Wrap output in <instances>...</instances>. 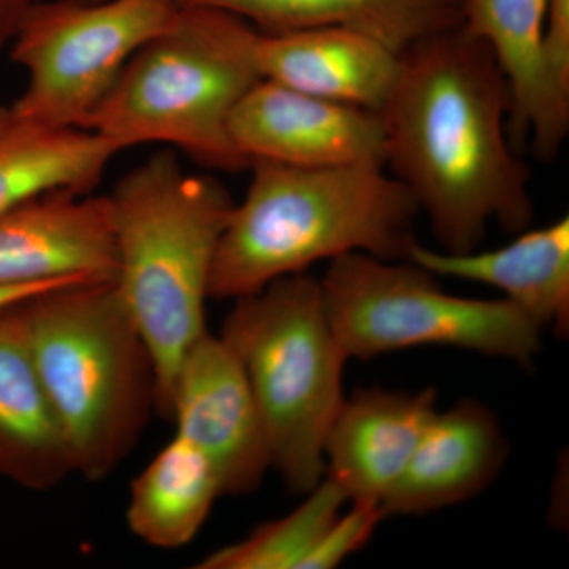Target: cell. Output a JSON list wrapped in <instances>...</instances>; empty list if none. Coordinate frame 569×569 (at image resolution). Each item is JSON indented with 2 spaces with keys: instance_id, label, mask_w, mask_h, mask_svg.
Here are the masks:
<instances>
[{
  "instance_id": "1",
  "label": "cell",
  "mask_w": 569,
  "mask_h": 569,
  "mask_svg": "<svg viewBox=\"0 0 569 569\" xmlns=\"http://www.w3.org/2000/svg\"><path fill=\"white\" fill-rule=\"evenodd\" d=\"M511 93L485 40L459 24L400 52L380 116L385 168L429 219L441 252L478 250L490 222L533 217L530 173L508 132Z\"/></svg>"
},
{
  "instance_id": "2",
  "label": "cell",
  "mask_w": 569,
  "mask_h": 569,
  "mask_svg": "<svg viewBox=\"0 0 569 569\" xmlns=\"http://www.w3.org/2000/svg\"><path fill=\"white\" fill-rule=\"evenodd\" d=\"M213 257L209 298L239 299L342 254L407 260L418 244L415 198L376 164L293 167L253 160Z\"/></svg>"
},
{
  "instance_id": "3",
  "label": "cell",
  "mask_w": 569,
  "mask_h": 569,
  "mask_svg": "<svg viewBox=\"0 0 569 569\" xmlns=\"http://www.w3.org/2000/svg\"><path fill=\"white\" fill-rule=\"evenodd\" d=\"M110 200L116 290L151 351L156 411L170 419L179 366L208 331L213 257L234 201L223 183L187 173L168 151L123 174Z\"/></svg>"
},
{
  "instance_id": "4",
  "label": "cell",
  "mask_w": 569,
  "mask_h": 569,
  "mask_svg": "<svg viewBox=\"0 0 569 569\" xmlns=\"http://www.w3.org/2000/svg\"><path fill=\"white\" fill-rule=\"evenodd\" d=\"M29 346L74 473L110 477L156 411L151 351L112 282L66 284L22 302Z\"/></svg>"
},
{
  "instance_id": "5",
  "label": "cell",
  "mask_w": 569,
  "mask_h": 569,
  "mask_svg": "<svg viewBox=\"0 0 569 569\" xmlns=\"http://www.w3.org/2000/svg\"><path fill=\"white\" fill-rule=\"evenodd\" d=\"M258 36L227 11L178 9L171 24L127 62L86 130L118 152L167 144L213 170L249 168L231 140L230 118L263 78Z\"/></svg>"
},
{
  "instance_id": "6",
  "label": "cell",
  "mask_w": 569,
  "mask_h": 569,
  "mask_svg": "<svg viewBox=\"0 0 569 569\" xmlns=\"http://www.w3.org/2000/svg\"><path fill=\"white\" fill-rule=\"evenodd\" d=\"M220 337L244 367L271 468L293 493L325 478V441L342 407L348 356L332 331L320 280L301 272L234 299Z\"/></svg>"
},
{
  "instance_id": "7",
  "label": "cell",
  "mask_w": 569,
  "mask_h": 569,
  "mask_svg": "<svg viewBox=\"0 0 569 569\" xmlns=\"http://www.w3.org/2000/svg\"><path fill=\"white\" fill-rule=\"evenodd\" d=\"M332 331L348 358L443 346L529 366L541 331L508 299L445 293L436 276L411 261L353 252L329 261L320 280Z\"/></svg>"
},
{
  "instance_id": "8",
  "label": "cell",
  "mask_w": 569,
  "mask_h": 569,
  "mask_svg": "<svg viewBox=\"0 0 569 569\" xmlns=\"http://www.w3.org/2000/svg\"><path fill=\"white\" fill-rule=\"evenodd\" d=\"M176 13L168 0H39L9 48L26 73L11 114L54 129H88L127 62Z\"/></svg>"
},
{
  "instance_id": "9",
  "label": "cell",
  "mask_w": 569,
  "mask_h": 569,
  "mask_svg": "<svg viewBox=\"0 0 569 569\" xmlns=\"http://www.w3.org/2000/svg\"><path fill=\"white\" fill-rule=\"evenodd\" d=\"M176 433L203 452L222 496H247L271 470L260 408L238 356L206 331L183 356L171 395Z\"/></svg>"
},
{
  "instance_id": "10",
  "label": "cell",
  "mask_w": 569,
  "mask_h": 569,
  "mask_svg": "<svg viewBox=\"0 0 569 569\" xmlns=\"http://www.w3.org/2000/svg\"><path fill=\"white\" fill-rule=\"evenodd\" d=\"M247 162L293 167H385L380 112L312 96L268 78L249 89L230 118Z\"/></svg>"
},
{
  "instance_id": "11",
  "label": "cell",
  "mask_w": 569,
  "mask_h": 569,
  "mask_svg": "<svg viewBox=\"0 0 569 569\" xmlns=\"http://www.w3.org/2000/svg\"><path fill=\"white\" fill-rule=\"evenodd\" d=\"M110 194L52 192L0 216V284L112 282Z\"/></svg>"
},
{
  "instance_id": "12",
  "label": "cell",
  "mask_w": 569,
  "mask_h": 569,
  "mask_svg": "<svg viewBox=\"0 0 569 569\" xmlns=\"http://www.w3.org/2000/svg\"><path fill=\"white\" fill-rule=\"evenodd\" d=\"M437 413V391L358 389L343 400L325 441V477L348 501H381L389 496Z\"/></svg>"
},
{
  "instance_id": "13",
  "label": "cell",
  "mask_w": 569,
  "mask_h": 569,
  "mask_svg": "<svg viewBox=\"0 0 569 569\" xmlns=\"http://www.w3.org/2000/svg\"><path fill=\"white\" fill-rule=\"evenodd\" d=\"M508 447L497 418L473 399L433 415L402 478L381 501L388 516H415L477 496L500 473Z\"/></svg>"
},
{
  "instance_id": "14",
  "label": "cell",
  "mask_w": 569,
  "mask_h": 569,
  "mask_svg": "<svg viewBox=\"0 0 569 569\" xmlns=\"http://www.w3.org/2000/svg\"><path fill=\"white\" fill-rule=\"evenodd\" d=\"M261 77L353 107L380 111L399 71L400 54L369 33L339 26L260 32Z\"/></svg>"
},
{
  "instance_id": "15",
  "label": "cell",
  "mask_w": 569,
  "mask_h": 569,
  "mask_svg": "<svg viewBox=\"0 0 569 569\" xmlns=\"http://www.w3.org/2000/svg\"><path fill=\"white\" fill-rule=\"evenodd\" d=\"M71 473L69 448L37 372L20 302L0 312V477L47 492Z\"/></svg>"
},
{
  "instance_id": "16",
  "label": "cell",
  "mask_w": 569,
  "mask_h": 569,
  "mask_svg": "<svg viewBox=\"0 0 569 569\" xmlns=\"http://www.w3.org/2000/svg\"><path fill=\"white\" fill-rule=\"evenodd\" d=\"M408 261L430 274L489 284L541 329L569 332V217L489 252L447 253L418 244Z\"/></svg>"
},
{
  "instance_id": "17",
  "label": "cell",
  "mask_w": 569,
  "mask_h": 569,
  "mask_svg": "<svg viewBox=\"0 0 569 569\" xmlns=\"http://www.w3.org/2000/svg\"><path fill=\"white\" fill-rule=\"evenodd\" d=\"M548 0H466L468 31L489 44L511 93L509 138L530 140L535 156L550 162L567 138L553 123L541 71V36Z\"/></svg>"
},
{
  "instance_id": "18",
  "label": "cell",
  "mask_w": 569,
  "mask_h": 569,
  "mask_svg": "<svg viewBox=\"0 0 569 569\" xmlns=\"http://www.w3.org/2000/svg\"><path fill=\"white\" fill-rule=\"evenodd\" d=\"M118 151L84 129H54L0 110V216L52 192H91Z\"/></svg>"
},
{
  "instance_id": "19",
  "label": "cell",
  "mask_w": 569,
  "mask_h": 569,
  "mask_svg": "<svg viewBox=\"0 0 569 569\" xmlns=\"http://www.w3.org/2000/svg\"><path fill=\"white\" fill-rule=\"evenodd\" d=\"M220 496L222 490L209 460L176 433L133 479L127 526L152 548H183L203 529Z\"/></svg>"
},
{
  "instance_id": "20",
  "label": "cell",
  "mask_w": 569,
  "mask_h": 569,
  "mask_svg": "<svg viewBox=\"0 0 569 569\" xmlns=\"http://www.w3.org/2000/svg\"><path fill=\"white\" fill-rule=\"evenodd\" d=\"M290 515L254 529L249 537L213 550L198 569H301L348 498L329 478L306 493Z\"/></svg>"
},
{
  "instance_id": "21",
  "label": "cell",
  "mask_w": 569,
  "mask_h": 569,
  "mask_svg": "<svg viewBox=\"0 0 569 569\" xmlns=\"http://www.w3.org/2000/svg\"><path fill=\"white\" fill-rule=\"evenodd\" d=\"M178 9L203 7L236 14L263 33H282L323 26H356L378 0H168Z\"/></svg>"
},
{
  "instance_id": "22",
  "label": "cell",
  "mask_w": 569,
  "mask_h": 569,
  "mask_svg": "<svg viewBox=\"0 0 569 569\" xmlns=\"http://www.w3.org/2000/svg\"><path fill=\"white\" fill-rule=\"evenodd\" d=\"M541 71L550 114L569 132V0H548L541 36Z\"/></svg>"
},
{
  "instance_id": "23",
  "label": "cell",
  "mask_w": 569,
  "mask_h": 569,
  "mask_svg": "<svg viewBox=\"0 0 569 569\" xmlns=\"http://www.w3.org/2000/svg\"><path fill=\"white\" fill-rule=\"evenodd\" d=\"M350 503V511L337 516L301 569L337 568L348 557L365 548L372 538L378 523L385 519L380 505L373 501Z\"/></svg>"
},
{
  "instance_id": "24",
  "label": "cell",
  "mask_w": 569,
  "mask_h": 569,
  "mask_svg": "<svg viewBox=\"0 0 569 569\" xmlns=\"http://www.w3.org/2000/svg\"><path fill=\"white\" fill-rule=\"evenodd\" d=\"M39 0H0V56L9 51L22 18Z\"/></svg>"
},
{
  "instance_id": "25",
  "label": "cell",
  "mask_w": 569,
  "mask_h": 569,
  "mask_svg": "<svg viewBox=\"0 0 569 569\" xmlns=\"http://www.w3.org/2000/svg\"><path fill=\"white\" fill-rule=\"evenodd\" d=\"M66 284L73 283L0 284V312L10 309V307L20 305V302L28 301V299L33 298V296L54 290V288L66 287Z\"/></svg>"
}]
</instances>
